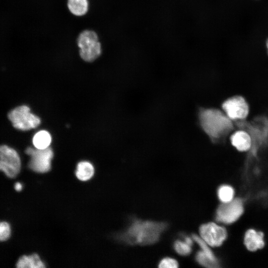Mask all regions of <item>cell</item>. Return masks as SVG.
I'll list each match as a JSON object with an SVG mask.
<instances>
[{"instance_id":"obj_20","label":"cell","mask_w":268,"mask_h":268,"mask_svg":"<svg viewBox=\"0 0 268 268\" xmlns=\"http://www.w3.org/2000/svg\"><path fill=\"white\" fill-rule=\"evenodd\" d=\"M10 228L6 222H0V241L6 240L10 236Z\"/></svg>"},{"instance_id":"obj_16","label":"cell","mask_w":268,"mask_h":268,"mask_svg":"<svg viewBox=\"0 0 268 268\" xmlns=\"http://www.w3.org/2000/svg\"><path fill=\"white\" fill-rule=\"evenodd\" d=\"M235 191L233 187L227 185L221 186L217 190V196L222 203L228 202L233 200Z\"/></svg>"},{"instance_id":"obj_9","label":"cell","mask_w":268,"mask_h":268,"mask_svg":"<svg viewBox=\"0 0 268 268\" xmlns=\"http://www.w3.org/2000/svg\"><path fill=\"white\" fill-rule=\"evenodd\" d=\"M200 233L201 238L211 247L221 246L227 236L226 229L214 222L202 225Z\"/></svg>"},{"instance_id":"obj_22","label":"cell","mask_w":268,"mask_h":268,"mask_svg":"<svg viewBox=\"0 0 268 268\" xmlns=\"http://www.w3.org/2000/svg\"><path fill=\"white\" fill-rule=\"evenodd\" d=\"M14 188L17 191H20L22 188V184L19 182H17L15 184Z\"/></svg>"},{"instance_id":"obj_2","label":"cell","mask_w":268,"mask_h":268,"mask_svg":"<svg viewBox=\"0 0 268 268\" xmlns=\"http://www.w3.org/2000/svg\"><path fill=\"white\" fill-rule=\"evenodd\" d=\"M166 227L162 222L137 220L134 222L125 234L128 243L140 245L155 243Z\"/></svg>"},{"instance_id":"obj_19","label":"cell","mask_w":268,"mask_h":268,"mask_svg":"<svg viewBox=\"0 0 268 268\" xmlns=\"http://www.w3.org/2000/svg\"><path fill=\"white\" fill-rule=\"evenodd\" d=\"M174 248L176 251L180 255L186 256L191 253L192 251L191 246L186 242L177 241L174 244Z\"/></svg>"},{"instance_id":"obj_13","label":"cell","mask_w":268,"mask_h":268,"mask_svg":"<svg viewBox=\"0 0 268 268\" xmlns=\"http://www.w3.org/2000/svg\"><path fill=\"white\" fill-rule=\"evenodd\" d=\"M94 173V167L89 162L83 161L78 163L75 175L79 180L82 181L89 180L92 177Z\"/></svg>"},{"instance_id":"obj_18","label":"cell","mask_w":268,"mask_h":268,"mask_svg":"<svg viewBox=\"0 0 268 268\" xmlns=\"http://www.w3.org/2000/svg\"><path fill=\"white\" fill-rule=\"evenodd\" d=\"M194 240L198 244L201 249V251L210 258L217 260L212 251L208 247V245L201 237L196 235H193Z\"/></svg>"},{"instance_id":"obj_3","label":"cell","mask_w":268,"mask_h":268,"mask_svg":"<svg viewBox=\"0 0 268 268\" xmlns=\"http://www.w3.org/2000/svg\"><path fill=\"white\" fill-rule=\"evenodd\" d=\"M79 55L86 62H92L101 53V44L96 33L92 30H84L78 37Z\"/></svg>"},{"instance_id":"obj_17","label":"cell","mask_w":268,"mask_h":268,"mask_svg":"<svg viewBox=\"0 0 268 268\" xmlns=\"http://www.w3.org/2000/svg\"><path fill=\"white\" fill-rule=\"evenodd\" d=\"M196 260L200 264L205 267L212 268L219 266L218 260L210 258L202 251L198 252Z\"/></svg>"},{"instance_id":"obj_21","label":"cell","mask_w":268,"mask_h":268,"mask_svg":"<svg viewBox=\"0 0 268 268\" xmlns=\"http://www.w3.org/2000/svg\"><path fill=\"white\" fill-rule=\"evenodd\" d=\"M178 264L175 259L170 258H166L162 260L159 264V268H177Z\"/></svg>"},{"instance_id":"obj_14","label":"cell","mask_w":268,"mask_h":268,"mask_svg":"<svg viewBox=\"0 0 268 268\" xmlns=\"http://www.w3.org/2000/svg\"><path fill=\"white\" fill-rule=\"evenodd\" d=\"M52 141L50 134L45 130L36 133L32 139L33 144L37 149H45L49 147Z\"/></svg>"},{"instance_id":"obj_7","label":"cell","mask_w":268,"mask_h":268,"mask_svg":"<svg viewBox=\"0 0 268 268\" xmlns=\"http://www.w3.org/2000/svg\"><path fill=\"white\" fill-rule=\"evenodd\" d=\"M244 211L242 200L236 198L228 202L222 203L219 205L216 210V219L222 223L231 224L239 219Z\"/></svg>"},{"instance_id":"obj_6","label":"cell","mask_w":268,"mask_h":268,"mask_svg":"<svg viewBox=\"0 0 268 268\" xmlns=\"http://www.w3.org/2000/svg\"><path fill=\"white\" fill-rule=\"evenodd\" d=\"M25 153L31 156L29 168L37 173H46L50 171L54 153L50 147L43 149L28 147Z\"/></svg>"},{"instance_id":"obj_10","label":"cell","mask_w":268,"mask_h":268,"mask_svg":"<svg viewBox=\"0 0 268 268\" xmlns=\"http://www.w3.org/2000/svg\"><path fill=\"white\" fill-rule=\"evenodd\" d=\"M231 145L237 151L246 152L252 145V138L250 134L244 130H236L229 136Z\"/></svg>"},{"instance_id":"obj_4","label":"cell","mask_w":268,"mask_h":268,"mask_svg":"<svg viewBox=\"0 0 268 268\" xmlns=\"http://www.w3.org/2000/svg\"><path fill=\"white\" fill-rule=\"evenodd\" d=\"M8 118L13 126L19 130L28 131L36 128L41 123L40 119L30 112L27 106H18L11 110Z\"/></svg>"},{"instance_id":"obj_12","label":"cell","mask_w":268,"mask_h":268,"mask_svg":"<svg viewBox=\"0 0 268 268\" xmlns=\"http://www.w3.org/2000/svg\"><path fill=\"white\" fill-rule=\"evenodd\" d=\"M18 268H44L45 266L37 254L21 257L16 264Z\"/></svg>"},{"instance_id":"obj_8","label":"cell","mask_w":268,"mask_h":268,"mask_svg":"<svg viewBox=\"0 0 268 268\" xmlns=\"http://www.w3.org/2000/svg\"><path fill=\"white\" fill-rule=\"evenodd\" d=\"M21 161L17 152L6 145L0 146V170L9 178H15L19 173Z\"/></svg>"},{"instance_id":"obj_5","label":"cell","mask_w":268,"mask_h":268,"mask_svg":"<svg viewBox=\"0 0 268 268\" xmlns=\"http://www.w3.org/2000/svg\"><path fill=\"white\" fill-rule=\"evenodd\" d=\"M221 108L232 121L247 119L250 112L248 102L240 95H234L224 100L221 104Z\"/></svg>"},{"instance_id":"obj_11","label":"cell","mask_w":268,"mask_h":268,"mask_svg":"<svg viewBox=\"0 0 268 268\" xmlns=\"http://www.w3.org/2000/svg\"><path fill=\"white\" fill-rule=\"evenodd\" d=\"M244 244L250 252H255L263 249L265 245L264 234L254 229L247 230L244 234Z\"/></svg>"},{"instance_id":"obj_23","label":"cell","mask_w":268,"mask_h":268,"mask_svg":"<svg viewBox=\"0 0 268 268\" xmlns=\"http://www.w3.org/2000/svg\"><path fill=\"white\" fill-rule=\"evenodd\" d=\"M185 242L190 246H192L193 244L192 240L189 237H186L185 238Z\"/></svg>"},{"instance_id":"obj_15","label":"cell","mask_w":268,"mask_h":268,"mask_svg":"<svg viewBox=\"0 0 268 268\" xmlns=\"http://www.w3.org/2000/svg\"><path fill=\"white\" fill-rule=\"evenodd\" d=\"M87 0H68L67 7L71 13L76 16L84 15L88 10Z\"/></svg>"},{"instance_id":"obj_24","label":"cell","mask_w":268,"mask_h":268,"mask_svg":"<svg viewBox=\"0 0 268 268\" xmlns=\"http://www.w3.org/2000/svg\"><path fill=\"white\" fill-rule=\"evenodd\" d=\"M267 47L268 49V41L267 42Z\"/></svg>"},{"instance_id":"obj_1","label":"cell","mask_w":268,"mask_h":268,"mask_svg":"<svg viewBox=\"0 0 268 268\" xmlns=\"http://www.w3.org/2000/svg\"><path fill=\"white\" fill-rule=\"evenodd\" d=\"M201 125L210 139L215 142L224 140L236 130L232 121L218 109H201L199 112Z\"/></svg>"}]
</instances>
